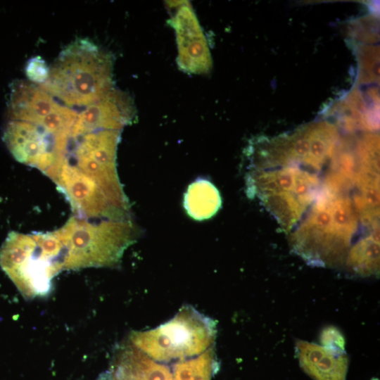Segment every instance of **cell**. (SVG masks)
Returning a JSON list of instances; mask_svg holds the SVG:
<instances>
[{"instance_id":"6da1fadb","label":"cell","mask_w":380,"mask_h":380,"mask_svg":"<svg viewBox=\"0 0 380 380\" xmlns=\"http://www.w3.org/2000/svg\"><path fill=\"white\" fill-rule=\"evenodd\" d=\"M321 132L262 148L246 172L257 198L308 262L343 263L359 245L379 241L377 157L333 156Z\"/></svg>"},{"instance_id":"7a4b0ae2","label":"cell","mask_w":380,"mask_h":380,"mask_svg":"<svg viewBox=\"0 0 380 380\" xmlns=\"http://www.w3.org/2000/svg\"><path fill=\"white\" fill-rule=\"evenodd\" d=\"M113 65L110 53L80 38L60 52L39 85L65 106L87 107L113 88Z\"/></svg>"},{"instance_id":"3957f363","label":"cell","mask_w":380,"mask_h":380,"mask_svg":"<svg viewBox=\"0 0 380 380\" xmlns=\"http://www.w3.org/2000/svg\"><path fill=\"white\" fill-rule=\"evenodd\" d=\"M0 266L24 297L44 296L63 270L61 243L54 232H11L0 248Z\"/></svg>"},{"instance_id":"277c9868","label":"cell","mask_w":380,"mask_h":380,"mask_svg":"<svg viewBox=\"0 0 380 380\" xmlns=\"http://www.w3.org/2000/svg\"><path fill=\"white\" fill-rule=\"evenodd\" d=\"M54 233L62 245L63 270L114 265L134 237L129 220L91 222L72 217Z\"/></svg>"},{"instance_id":"5b68a950","label":"cell","mask_w":380,"mask_h":380,"mask_svg":"<svg viewBox=\"0 0 380 380\" xmlns=\"http://www.w3.org/2000/svg\"><path fill=\"white\" fill-rule=\"evenodd\" d=\"M215 335L213 321L186 306L153 329L132 332L129 340L150 358L167 362L202 354L212 348Z\"/></svg>"},{"instance_id":"8992f818","label":"cell","mask_w":380,"mask_h":380,"mask_svg":"<svg viewBox=\"0 0 380 380\" xmlns=\"http://www.w3.org/2000/svg\"><path fill=\"white\" fill-rule=\"evenodd\" d=\"M175 11L172 25L178 46L177 63L180 69L191 74H205L210 70L212 60L201 27L188 2L172 4Z\"/></svg>"},{"instance_id":"52a82bcc","label":"cell","mask_w":380,"mask_h":380,"mask_svg":"<svg viewBox=\"0 0 380 380\" xmlns=\"http://www.w3.org/2000/svg\"><path fill=\"white\" fill-rule=\"evenodd\" d=\"M136 115L131 97L113 88L97 102L78 113L72 134L77 135L97 130H119L130 124Z\"/></svg>"},{"instance_id":"ba28073f","label":"cell","mask_w":380,"mask_h":380,"mask_svg":"<svg viewBox=\"0 0 380 380\" xmlns=\"http://www.w3.org/2000/svg\"><path fill=\"white\" fill-rule=\"evenodd\" d=\"M296 353L300 367L315 380H346L348 358L345 352L298 340Z\"/></svg>"},{"instance_id":"9c48e42d","label":"cell","mask_w":380,"mask_h":380,"mask_svg":"<svg viewBox=\"0 0 380 380\" xmlns=\"http://www.w3.org/2000/svg\"><path fill=\"white\" fill-rule=\"evenodd\" d=\"M108 380H173L169 368L129 345L121 348L108 376Z\"/></svg>"},{"instance_id":"30bf717a","label":"cell","mask_w":380,"mask_h":380,"mask_svg":"<svg viewBox=\"0 0 380 380\" xmlns=\"http://www.w3.org/2000/svg\"><path fill=\"white\" fill-rule=\"evenodd\" d=\"M221 197L217 189L209 181L200 179L189 186L184 205L189 215L198 220L210 218L220 209Z\"/></svg>"},{"instance_id":"8fae6325","label":"cell","mask_w":380,"mask_h":380,"mask_svg":"<svg viewBox=\"0 0 380 380\" xmlns=\"http://www.w3.org/2000/svg\"><path fill=\"white\" fill-rule=\"evenodd\" d=\"M216 367L215 353L210 348L199 355L177 362L173 380H210Z\"/></svg>"},{"instance_id":"7c38bea8","label":"cell","mask_w":380,"mask_h":380,"mask_svg":"<svg viewBox=\"0 0 380 380\" xmlns=\"http://www.w3.org/2000/svg\"><path fill=\"white\" fill-rule=\"evenodd\" d=\"M49 73V67L40 56L30 58L25 66V75L29 81L37 84L44 83Z\"/></svg>"},{"instance_id":"4fadbf2b","label":"cell","mask_w":380,"mask_h":380,"mask_svg":"<svg viewBox=\"0 0 380 380\" xmlns=\"http://www.w3.org/2000/svg\"><path fill=\"white\" fill-rule=\"evenodd\" d=\"M322 346L334 352H345V340L341 332L334 327L324 328L320 335Z\"/></svg>"}]
</instances>
